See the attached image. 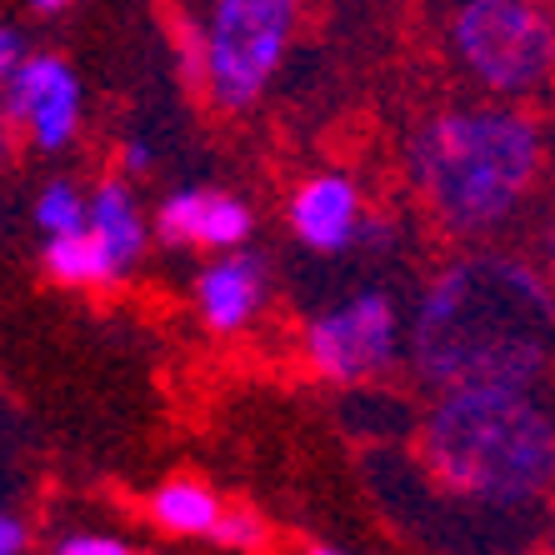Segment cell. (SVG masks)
I'll list each match as a JSON object with an SVG mask.
<instances>
[{"mask_svg":"<svg viewBox=\"0 0 555 555\" xmlns=\"http://www.w3.org/2000/svg\"><path fill=\"white\" fill-rule=\"evenodd\" d=\"M411 365L430 390H541L555 365V275L505 250L446 260L415 300Z\"/></svg>","mask_w":555,"mask_h":555,"instance_id":"cell-1","label":"cell"},{"mask_svg":"<svg viewBox=\"0 0 555 555\" xmlns=\"http://www.w3.org/2000/svg\"><path fill=\"white\" fill-rule=\"evenodd\" d=\"M415 461L440 495L486 516H526L555 491V415L535 390H440L415 421Z\"/></svg>","mask_w":555,"mask_h":555,"instance_id":"cell-2","label":"cell"},{"mask_svg":"<svg viewBox=\"0 0 555 555\" xmlns=\"http://www.w3.org/2000/svg\"><path fill=\"white\" fill-rule=\"evenodd\" d=\"M541 166V126L501 101L436 111L405 141V176L430 220L455 241L501 235L526 210Z\"/></svg>","mask_w":555,"mask_h":555,"instance_id":"cell-3","label":"cell"},{"mask_svg":"<svg viewBox=\"0 0 555 555\" xmlns=\"http://www.w3.org/2000/svg\"><path fill=\"white\" fill-rule=\"evenodd\" d=\"M451 51L480 91L526 101L555 80V0H461Z\"/></svg>","mask_w":555,"mask_h":555,"instance_id":"cell-4","label":"cell"},{"mask_svg":"<svg viewBox=\"0 0 555 555\" xmlns=\"http://www.w3.org/2000/svg\"><path fill=\"white\" fill-rule=\"evenodd\" d=\"M210 105L216 111H250L291 55L300 26V0H210Z\"/></svg>","mask_w":555,"mask_h":555,"instance_id":"cell-5","label":"cell"},{"mask_svg":"<svg viewBox=\"0 0 555 555\" xmlns=\"http://www.w3.org/2000/svg\"><path fill=\"white\" fill-rule=\"evenodd\" d=\"M401 346H411L401 321V306L390 291H361L336 300L331 310L310 315L300 331L306 365L331 386H371L401 361Z\"/></svg>","mask_w":555,"mask_h":555,"instance_id":"cell-6","label":"cell"},{"mask_svg":"<svg viewBox=\"0 0 555 555\" xmlns=\"http://www.w3.org/2000/svg\"><path fill=\"white\" fill-rule=\"evenodd\" d=\"M0 111L40 155H55L80 135V111H86L80 76L61 55L30 51L21 70L0 80Z\"/></svg>","mask_w":555,"mask_h":555,"instance_id":"cell-7","label":"cell"},{"mask_svg":"<svg viewBox=\"0 0 555 555\" xmlns=\"http://www.w3.org/2000/svg\"><path fill=\"white\" fill-rule=\"evenodd\" d=\"M256 231V216L231 191H170L155 210L160 246H206V250H241Z\"/></svg>","mask_w":555,"mask_h":555,"instance_id":"cell-8","label":"cell"},{"mask_svg":"<svg viewBox=\"0 0 555 555\" xmlns=\"http://www.w3.org/2000/svg\"><path fill=\"white\" fill-rule=\"evenodd\" d=\"M361 220H365L361 185L340 176V170H321V176L300 181L296 195H291V231L315 256L350 250L361 241Z\"/></svg>","mask_w":555,"mask_h":555,"instance_id":"cell-9","label":"cell"},{"mask_svg":"<svg viewBox=\"0 0 555 555\" xmlns=\"http://www.w3.org/2000/svg\"><path fill=\"white\" fill-rule=\"evenodd\" d=\"M266 296H271V271L256 250H220V260H210L206 271L195 275V310L216 336L246 331L260 315Z\"/></svg>","mask_w":555,"mask_h":555,"instance_id":"cell-10","label":"cell"},{"mask_svg":"<svg viewBox=\"0 0 555 555\" xmlns=\"http://www.w3.org/2000/svg\"><path fill=\"white\" fill-rule=\"evenodd\" d=\"M91 231L105 241V250L116 256L120 271H130V266L145 256V246H151V225H145V216H141V201H135V191H130L126 181H116V176L91 191Z\"/></svg>","mask_w":555,"mask_h":555,"instance_id":"cell-11","label":"cell"},{"mask_svg":"<svg viewBox=\"0 0 555 555\" xmlns=\"http://www.w3.org/2000/svg\"><path fill=\"white\" fill-rule=\"evenodd\" d=\"M40 266H46V275L55 285H76V291H105V285H116L126 275L91 225L76 235H46Z\"/></svg>","mask_w":555,"mask_h":555,"instance_id":"cell-12","label":"cell"},{"mask_svg":"<svg viewBox=\"0 0 555 555\" xmlns=\"http://www.w3.org/2000/svg\"><path fill=\"white\" fill-rule=\"evenodd\" d=\"M220 516H225V505L201 480L176 476L166 486H155L151 495V520L160 530H170V535H216Z\"/></svg>","mask_w":555,"mask_h":555,"instance_id":"cell-13","label":"cell"},{"mask_svg":"<svg viewBox=\"0 0 555 555\" xmlns=\"http://www.w3.org/2000/svg\"><path fill=\"white\" fill-rule=\"evenodd\" d=\"M36 225L40 235H76L91 225V195L76 181H51L36 195Z\"/></svg>","mask_w":555,"mask_h":555,"instance_id":"cell-14","label":"cell"},{"mask_svg":"<svg viewBox=\"0 0 555 555\" xmlns=\"http://www.w3.org/2000/svg\"><path fill=\"white\" fill-rule=\"evenodd\" d=\"M176 65H181V80L191 91H206L210 86V40H206V26L201 21H176Z\"/></svg>","mask_w":555,"mask_h":555,"instance_id":"cell-15","label":"cell"},{"mask_svg":"<svg viewBox=\"0 0 555 555\" xmlns=\"http://www.w3.org/2000/svg\"><path fill=\"white\" fill-rule=\"evenodd\" d=\"M216 541L231 545V551H260V545L271 541V526H266V516L246 511V505H231L216 526Z\"/></svg>","mask_w":555,"mask_h":555,"instance_id":"cell-16","label":"cell"},{"mask_svg":"<svg viewBox=\"0 0 555 555\" xmlns=\"http://www.w3.org/2000/svg\"><path fill=\"white\" fill-rule=\"evenodd\" d=\"M55 555H130L116 535H70L55 545Z\"/></svg>","mask_w":555,"mask_h":555,"instance_id":"cell-17","label":"cell"},{"mask_svg":"<svg viewBox=\"0 0 555 555\" xmlns=\"http://www.w3.org/2000/svg\"><path fill=\"white\" fill-rule=\"evenodd\" d=\"M356 246H365L371 256H386V250L396 246V225H386V216H371V210H365L361 241H356Z\"/></svg>","mask_w":555,"mask_h":555,"instance_id":"cell-18","label":"cell"},{"mask_svg":"<svg viewBox=\"0 0 555 555\" xmlns=\"http://www.w3.org/2000/svg\"><path fill=\"white\" fill-rule=\"evenodd\" d=\"M26 40H21V30L15 26H5L0 30V80L11 76V70H21V61H26Z\"/></svg>","mask_w":555,"mask_h":555,"instance_id":"cell-19","label":"cell"},{"mask_svg":"<svg viewBox=\"0 0 555 555\" xmlns=\"http://www.w3.org/2000/svg\"><path fill=\"white\" fill-rule=\"evenodd\" d=\"M151 166H155L151 141H126L120 145V170H126V176H145Z\"/></svg>","mask_w":555,"mask_h":555,"instance_id":"cell-20","label":"cell"},{"mask_svg":"<svg viewBox=\"0 0 555 555\" xmlns=\"http://www.w3.org/2000/svg\"><path fill=\"white\" fill-rule=\"evenodd\" d=\"M21 551H26V520L5 511L0 516V555H21Z\"/></svg>","mask_w":555,"mask_h":555,"instance_id":"cell-21","label":"cell"},{"mask_svg":"<svg viewBox=\"0 0 555 555\" xmlns=\"http://www.w3.org/2000/svg\"><path fill=\"white\" fill-rule=\"evenodd\" d=\"M21 5H30L36 15H61V11H70L76 0H21Z\"/></svg>","mask_w":555,"mask_h":555,"instance_id":"cell-22","label":"cell"},{"mask_svg":"<svg viewBox=\"0 0 555 555\" xmlns=\"http://www.w3.org/2000/svg\"><path fill=\"white\" fill-rule=\"evenodd\" d=\"M545 266H551V275H555V216H551V225H545Z\"/></svg>","mask_w":555,"mask_h":555,"instance_id":"cell-23","label":"cell"},{"mask_svg":"<svg viewBox=\"0 0 555 555\" xmlns=\"http://www.w3.org/2000/svg\"><path fill=\"white\" fill-rule=\"evenodd\" d=\"M545 541H551V555H555V501H551V526H545Z\"/></svg>","mask_w":555,"mask_h":555,"instance_id":"cell-24","label":"cell"},{"mask_svg":"<svg viewBox=\"0 0 555 555\" xmlns=\"http://www.w3.org/2000/svg\"><path fill=\"white\" fill-rule=\"evenodd\" d=\"M306 555H340V551H325V545H315V551H306Z\"/></svg>","mask_w":555,"mask_h":555,"instance_id":"cell-25","label":"cell"}]
</instances>
